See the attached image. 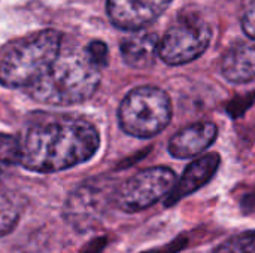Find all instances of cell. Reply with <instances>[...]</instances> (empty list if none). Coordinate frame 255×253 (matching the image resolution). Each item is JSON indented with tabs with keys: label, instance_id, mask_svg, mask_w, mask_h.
Returning a JSON list of instances; mask_svg holds the SVG:
<instances>
[{
	"label": "cell",
	"instance_id": "obj_14",
	"mask_svg": "<svg viewBox=\"0 0 255 253\" xmlns=\"http://www.w3.org/2000/svg\"><path fill=\"white\" fill-rule=\"evenodd\" d=\"M18 161L19 142L9 134H0V177Z\"/></svg>",
	"mask_w": 255,
	"mask_h": 253
},
{
	"label": "cell",
	"instance_id": "obj_20",
	"mask_svg": "<svg viewBox=\"0 0 255 253\" xmlns=\"http://www.w3.org/2000/svg\"><path fill=\"white\" fill-rule=\"evenodd\" d=\"M106 245H108V239L106 237H96V239L90 240L84 246V249L81 251V253H102L105 251Z\"/></svg>",
	"mask_w": 255,
	"mask_h": 253
},
{
	"label": "cell",
	"instance_id": "obj_12",
	"mask_svg": "<svg viewBox=\"0 0 255 253\" xmlns=\"http://www.w3.org/2000/svg\"><path fill=\"white\" fill-rule=\"evenodd\" d=\"M158 36L155 33H142L130 36L121 42V55L127 66L133 69H148L158 55Z\"/></svg>",
	"mask_w": 255,
	"mask_h": 253
},
{
	"label": "cell",
	"instance_id": "obj_7",
	"mask_svg": "<svg viewBox=\"0 0 255 253\" xmlns=\"http://www.w3.org/2000/svg\"><path fill=\"white\" fill-rule=\"evenodd\" d=\"M172 0H108L109 19L118 28L134 31L154 22Z\"/></svg>",
	"mask_w": 255,
	"mask_h": 253
},
{
	"label": "cell",
	"instance_id": "obj_10",
	"mask_svg": "<svg viewBox=\"0 0 255 253\" xmlns=\"http://www.w3.org/2000/svg\"><path fill=\"white\" fill-rule=\"evenodd\" d=\"M218 128L214 122H197L178 131L169 142L172 157L191 158L208 149L217 139Z\"/></svg>",
	"mask_w": 255,
	"mask_h": 253
},
{
	"label": "cell",
	"instance_id": "obj_2",
	"mask_svg": "<svg viewBox=\"0 0 255 253\" xmlns=\"http://www.w3.org/2000/svg\"><path fill=\"white\" fill-rule=\"evenodd\" d=\"M99 70L85 52L58 54L51 67L30 85V94L37 101L54 106L81 103L97 89Z\"/></svg>",
	"mask_w": 255,
	"mask_h": 253
},
{
	"label": "cell",
	"instance_id": "obj_17",
	"mask_svg": "<svg viewBox=\"0 0 255 253\" xmlns=\"http://www.w3.org/2000/svg\"><path fill=\"white\" fill-rule=\"evenodd\" d=\"M255 100V92H248V94H244V95H239L238 98H235L233 101L229 103L227 106V113L232 116V118H239L242 116L247 109L251 107V104L254 103Z\"/></svg>",
	"mask_w": 255,
	"mask_h": 253
},
{
	"label": "cell",
	"instance_id": "obj_21",
	"mask_svg": "<svg viewBox=\"0 0 255 253\" xmlns=\"http://www.w3.org/2000/svg\"><path fill=\"white\" fill-rule=\"evenodd\" d=\"M241 209H242V213L244 215H251L255 213V189L253 192L247 194L242 201H241Z\"/></svg>",
	"mask_w": 255,
	"mask_h": 253
},
{
	"label": "cell",
	"instance_id": "obj_6",
	"mask_svg": "<svg viewBox=\"0 0 255 253\" xmlns=\"http://www.w3.org/2000/svg\"><path fill=\"white\" fill-rule=\"evenodd\" d=\"M175 183L176 176L170 169L152 167L124 182L115 194V203L124 212H140L166 197Z\"/></svg>",
	"mask_w": 255,
	"mask_h": 253
},
{
	"label": "cell",
	"instance_id": "obj_3",
	"mask_svg": "<svg viewBox=\"0 0 255 253\" xmlns=\"http://www.w3.org/2000/svg\"><path fill=\"white\" fill-rule=\"evenodd\" d=\"M61 34L42 30L16 39L0 51V84L7 88L30 86L60 54Z\"/></svg>",
	"mask_w": 255,
	"mask_h": 253
},
{
	"label": "cell",
	"instance_id": "obj_4",
	"mask_svg": "<svg viewBox=\"0 0 255 253\" xmlns=\"http://www.w3.org/2000/svg\"><path fill=\"white\" fill-rule=\"evenodd\" d=\"M172 118L169 95L157 86H139L130 91L118 110L121 128L134 137L149 139L163 131Z\"/></svg>",
	"mask_w": 255,
	"mask_h": 253
},
{
	"label": "cell",
	"instance_id": "obj_15",
	"mask_svg": "<svg viewBox=\"0 0 255 253\" xmlns=\"http://www.w3.org/2000/svg\"><path fill=\"white\" fill-rule=\"evenodd\" d=\"M19 219L18 206L7 197L0 195V237L13 231Z\"/></svg>",
	"mask_w": 255,
	"mask_h": 253
},
{
	"label": "cell",
	"instance_id": "obj_8",
	"mask_svg": "<svg viewBox=\"0 0 255 253\" xmlns=\"http://www.w3.org/2000/svg\"><path fill=\"white\" fill-rule=\"evenodd\" d=\"M106 204L105 188L94 182L79 186L67 200L64 216L76 230H87L102 215Z\"/></svg>",
	"mask_w": 255,
	"mask_h": 253
},
{
	"label": "cell",
	"instance_id": "obj_11",
	"mask_svg": "<svg viewBox=\"0 0 255 253\" xmlns=\"http://www.w3.org/2000/svg\"><path fill=\"white\" fill-rule=\"evenodd\" d=\"M221 70L230 82L244 84L253 81L255 78V39L232 45L223 57Z\"/></svg>",
	"mask_w": 255,
	"mask_h": 253
},
{
	"label": "cell",
	"instance_id": "obj_5",
	"mask_svg": "<svg viewBox=\"0 0 255 253\" xmlns=\"http://www.w3.org/2000/svg\"><path fill=\"white\" fill-rule=\"evenodd\" d=\"M211 27L194 13L181 15L158 42L160 58L170 66H181L199 58L209 46Z\"/></svg>",
	"mask_w": 255,
	"mask_h": 253
},
{
	"label": "cell",
	"instance_id": "obj_18",
	"mask_svg": "<svg viewBox=\"0 0 255 253\" xmlns=\"http://www.w3.org/2000/svg\"><path fill=\"white\" fill-rule=\"evenodd\" d=\"M188 245V237L185 234H179L176 239H173L170 243L164 245L163 248H157V249H151L146 252L142 253H179L184 251Z\"/></svg>",
	"mask_w": 255,
	"mask_h": 253
},
{
	"label": "cell",
	"instance_id": "obj_13",
	"mask_svg": "<svg viewBox=\"0 0 255 253\" xmlns=\"http://www.w3.org/2000/svg\"><path fill=\"white\" fill-rule=\"evenodd\" d=\"M212 253H255V230L227 239L217 246Z\"/></svg>",
	"mask_w": 255,
	"mask_h": 253
},
{
	"label": "cell",
	"instance_id": "obj_9",
	"mask_svg": "<svg viewBox=\"0 0 255 253\" xmlns=\"http://www.w3.org/2000/svg\"><path fill=\"white\" fill-rule=\"evenodd\" d=\"M220 163H221V158L215 152L203 155V157L197 158L196 161H193L185 169L184 174L175 183L172 191L166 195L164 206L166 207L175 206L182 198L191 195L193 192H196L202 186H205L214 177V174L217 173V170L220 167Z\"/></svg>",
	"mask_w": 255,
	"mask_h": 253
},
{
	"label": "cell",
	"instance_id": "obj_16",
	"mask_svg": "<svg viewBox=\"0 0 255 253\" xmlns=\"http://www.w3.org/2000/svg\"><path fill=\"white\" fill-rule=\"evenodd\" d=\"M85 54L88 57V60L97 66L99 69L100 67H105L108 64V58H109V51H108V46L102 42V40H93L87 49H85Z\"/></svg>",
	"mask_w": 255,
	"mask_h": 253
},
{
	"label": "cell",
	"instance_id": "obj_19",
	"mask_svg": "<svg viewBox=\"0 0 255 253\" xmlns=\"http://www.w3.org/2000/svg\"><path fill=\"white\" fill-rule=\"evenodd\" d=\"M242 28L251 39H255V0L247 7L242 18Z\"/></svg>",
	"mask_w": 255,
	"mask_h": 253
},
{
	"label": "cell",
	"instance_id": "obj_1",
	"mask_svg": "<svg viewBox=\"0 0 255 253\" xmlns=\"http://www.w3.org/2000/svg\"><path fill=\"white\" fill-rule=\"evenodd\" d=\"M97 130L78 118H58L33 125L19 143V164L36 173L61 171L88 161L97 152Z\"/></svg>",
	"mask_w": 255,
	"mask_h": 253
}]
</instances>
